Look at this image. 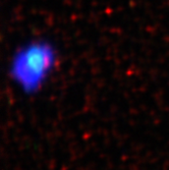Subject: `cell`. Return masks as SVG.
Returning a JSON list of instances; mask_svg holds the SVG:
<instances>
[{
  "instance_id": "6da1fadb",
  "label": "cell",
  "mask_w": 169,
  "mask_h": 170,
  "mask_svg": "<svg viewBox=\"0 0 169 170\" xmlns=\"http://www.w3.org/2000/svg\"><path fill=\"white\" fill-rule=\"evenodd\" d=\"M58 62L55 46L45 39H33L13 52L8 65L11 83L23 95L39 93L54 72Z\"/></svg>"
}]
</instances>
